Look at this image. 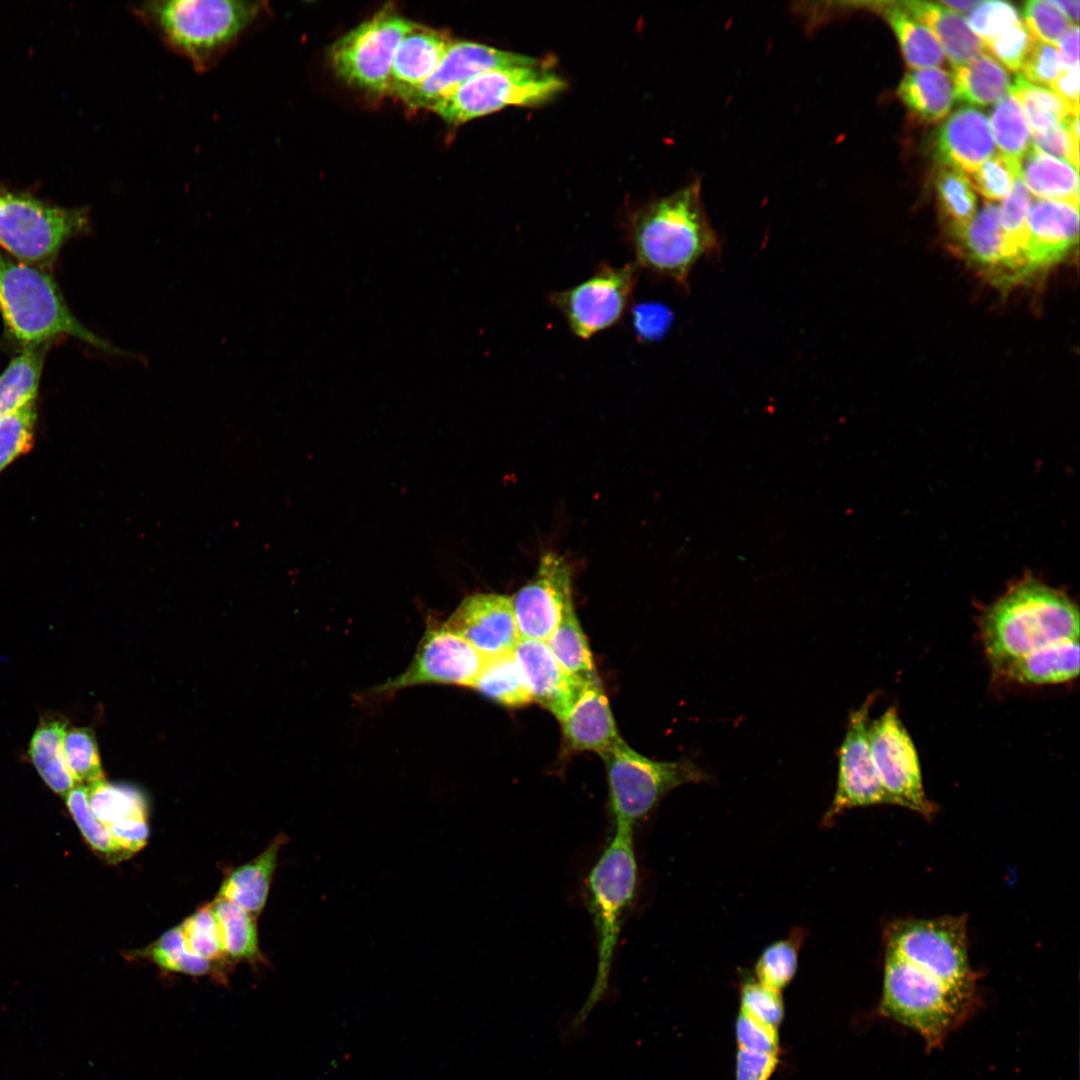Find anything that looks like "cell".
I'll use <instances>...</instances> for the list:
<instances>
[{
  "mask_svg": "<svg viewBox=\"0 0 1080 1080\" xmlns=\"http://www.w3.org/2000/svg\"><path fill=\"white\" fill-rule=\"evenodd\" d=\"M89 227L86 207H63L25 191L0 188V247L21 262L47 270L63 245Z\"/></svg>",
  "mask_w": 1080,
  "mask_h": 1080,
  "instance_id": "obj_7",
  "label": "cell"
},
{
  "mask_svg": "<svg viewBox=\"0 0 1080 1080\" xmlns=\"http://www.w3.org/2000/svg\"><path fill=\"white\" fill-rule=\"evenodd\" d=\"M486 659L444 624H429L407 669L373 692L393 693L420 684L473 687Z\"/></svg>",
  "mask_w": 1080,
  "mask_h": 1080,
  "instance_id": "obj_14",
  "label": "cell"
},
{
  "mask_svg": "<svg viewBox=\"0 0 1080 1080\" xmlns=\"http://www.w3.org/2000/svg\"><path fill=\"white\" fill-rule=\"evenodd\" d=\"M288 838L279 834L249 863L233 870L222 882L218 897L226 899L256 916L265 906L280 848Z\"/></svg>",
  "mask_w": 1080,
  "mask_h": 1080,
  "instance_id": "obj_26",
  "label": "cell"
},
{
  "mask_svg": "<svg viewBox=\"0 0 1080 1080\" xmlns=\"http://www.w3.org/2000/svg\"><path fill=\"white\" fill-rule=\"evenodd\" d=\"M415 23L381 10L334 42L331 65L339 78L371 95H387L396 50Z\"/></svg>",
  "mask_w": 1080,
  "mask_h": 1080,
  "instance_id": "obj_11",
  "label": "cell"
},
{
  "mask_svg": "<svg viewBox=\"0 0 1080 1080\" xmlns=\"http://www.w3.org/2000/svg\"><path fill=\"white\" fill-rule=\"evenodd\" d=\"M601 757L606 765L615 827L633 829L670 791L708 778L689 760L655 761L636 752L623 739Z\"/></svg>",
  "mask_w": 1080,
  "mask_h": 1080,
  "instance_id": "obj_8",
  "label": "cell"
},
{
  "mask_svg": "<svg viewBox=\"0 0 1080 1080\" xmlns=\"http://www.w3.org/2000/svg\"><path fill=\"white\" fill-rule=\"evenodd\" d=\"M141 953L160 968L172 972L202 976L211 970L210 961L187 949L180 926L165 932Z\"/></svg>",
  "mask_w": 1080,
  "mask_h": 1080,
  "instance_id": "obj_44",
  "label": "cell"
},
{
  "mask_svg": "<svg viewBox=\"0 0 1080 1080\" xmlns=\"http://www.w3.org/2000/svg\"><path fill=\"white\" fill-rule=\"evenodd\" d=\"M1032 41L1033 37L1021 22L983 42V44L985 49L991 52L1009 70L1017 72L1021 70Z\"/></svg>",
  "mask_w": 1080,
  "mask_h": 1080,
  "instance_id": "obj_51",
  "label": "cell"
},
{
  "mask_svg": "<svg viewBox=\"0 0 1080 1080\" xmlns=\"http://www.w3.org/2000/svg\"><path fill=\"white\" fill-rule=\"evenodd\" d=\"M1078 43L1079 28L1078 25H1072L1058 43L1062 69L1079 67Z\"/></svg>",
  "mask_w": 1080,
  "mask_h": 1080,
  "instance_id": "obj_59",
  "label": "cell"
},
{
  "mask_svg": "<svg viewBox=\"0 0 1080 1080\" xmlns=\"http://www.w3.org/2000/svg\"><path fill=\"white\" fill-rule=\"evenodd\" d=\"M107 827L116 844L129 855L141 850L147 843V819H126Z\"/></svg>",
  "mask_w": 1080,
  "mask_h": 1080,
  "instance_id": "obj_57",
  "label": "cell"
},
{
  "mask_svg": "<svg viewBox=\"0 0 1080 1080\" xmlns=\"http://www.w3.org/2000/svg\"><path fill=\"white\" fill-rule=\"evenodd\" d=\"M975 1003L976 993L953 987L885 952L879 1014L917 1032L928 1049L940 1048Z\"/></svg>",
  "mask_w": 1080,
  "mask_h": 1080,
  "instance_id": "obj_5",
  "label": "cell"
},
{
  "mask_svg": "<svg viewBox=\"0 0 1080 1080\" xmlns=\"http://www.w3.org/2000/svg\"><path fill=\"white\" fill-rule=\"evenodd\" d=\"M225 956L234 960L262 958L254 916L220 897L211 903Z\"/></svg>",
  "mask_w": 1080,
  "mask_h": 1080,
  "instance_id": "obj_36",
  "label": "cell"
},
{
  "mask_svg": "<svg viewBox=\"0 0 1080 1080\" xmlns=\"http://www.w3.org/2000/svg\"><path fill=\"white\" fill-rule=\"evenodd\" d=\"M559 722L570 751H592L602 756L622 740L600 680L585 685Z\"/></svg>",
  "mask_w": 1080,
  "mask_h": 1080,
  "instance_id": "obj_22",
  "label": "cell"
},
{
  "mask_svg": "<svg viewBox=\"0 0 1080 1080\" xmlns=\"http://www.w3.org/2000/svg\"><path fill=\"white\" fill-rule=\"evenodd\" d=\"M540 60L470 41H452L433 74L403 102L430 110L471 77L498 67L537 65Z\"/></svg>",
  "mask_w": 1080,
  "mask_h": 1080,
  "instance_id": "obj_17",
  "label": "cell"
},
{
  "mask_svg": "<svg viewBox=\"0 0 1080 1080\" xmlns=\"http://www.w3.org/2000/svg\"><path fill=\"white\" fill-rule=\"evenodd\" d=\"M571 569L555 552L540 559L534 577L511 598L520 639L546 642L573 605Z\"/></svg>",
  "mask_w": 1080,
  "mask_h": 1080,
  "instance_id": "obj_16",
  "label": "cell"
},
{
  "mask_svg": "<svg viewBox=\"0 0 1080 1080\" xmlns=\"http://www.w3.org/2000/svg\"><path fill=\"white\" fill-rule=\"evenodd\" d=\"M564 87V80L543 63L498 67L471 77L430 110L458 125L506 106L543 103Z\"/></svg>",
  "mask_w": 1080,
  "mask_h": 1080,
  "instance_id": "obj_10",
  "label": "cell"
},
{
  "mask_svg": "<svg viewBox=\"0 0 1080 1080\" xmlns=\"http://www.w3.org/2000/svg\"><path fill=\"white\" fill-rule=\"evenodd\" d=\"M67 720L58 716L41 719L29 747L32 763L44 782L60 796L78 785L70 773L63 753Z\"/></svg>",
  "mask_w": 1080,
  "mask_h": 1080,
  "instance_id": "obj_30",
  "label": "cell"
},
{
  "mask_svg": "<svg viewBox=\"0 0 1080 1080\" xmlns=\"http://www.w3.org/2000/svg\"><path fill=\"white\" fill-rule=\"evenodd\" d=\"M735 1034L738 1049L769 1054H778L779 1052L777 1028L765 1024L742 1011H739L736 1019Z\"/></svg>",
  "mask_w": 1080,
  "mask_h": 1080,
  "instance_id": "obj_52",
  "label": "cell"
},
{
  "mask_svg": "<svg viewBox=\"0 0 1080 1080\" xmlns=\"http://www.w3.org/2000/svg\"><path fill=\"white\" fill-rule=\"evenodd\" d=\"M1032 146L1041 153L1067 162L1078 171L1079 135L1070 130L1065 119L1045 133L1034 134Z\"/></svg>",
  "mask_w": 1080,
  "mask_h": 1080,
  "instance_id": "obj_55",
  "label": "cell"
},
{
  "mask_svg": "<svg viewBox=\"0 0 1080 1080\" xmlns=\"http://www.w3.org/2000/svg\"><path fill=\"white\" fill-rule=\"evenodd\" d=\"M1023 17L1030 35L1057 46L1072 22L1049 1L1030 0L1023 5Z\"/></svg>",
  "mask_w": 1080,
  "mask_h": 1080,
  "instance_id": "obj_49",
  "label": "cell"
},
{
  "mask_svg": "<svg viewBox=\"0 0 1080 1080\" xmlns=\"http://www.w3.org/2000/svg\"><path fill=\"white\" fill-rule=\"evenodd\" d=\"M996 150L988 118L981 111L963 107L938 128L933 154L943 166L973 173Z\"/></svg>",
  "mask_w": 1080,
  "mask_h": 1080,
  "instance_id": "obj_21",
  "label": "cell"
},
{
  "mask_svg": "<svg viewBox=\"0 0 1080 1080\" xmlns=\"http://www.w3.org/2000/svg\"><path fill=\"white\" fill-rule=\"evenodd\" d=\"M562 668L583 684L599 680L593 657L572 605L546 641Z\"/></svg>",
  "mask_w": 1080,
  "mask_h": 1080,
  "instance_id": "obj_34",
  "label": "cell"
},
{
  "mask_svg": "<svg viewBox=\"0 0 1080 1080\" xmlns=\"http://www.w3.org/2000/svg\"><path fill=\"white\" fill-rule=\"evenodd\" d=\"M1009 90L1034 134L1045 133L1070 114H1077L1052 89L1032 84L1021 75Z\"/></svg>",
  "mask_w": 1080,
  "mask_h": 1080,
  "instance_id": "obj_38",
  "label": "cell"
},
{
  "mask_svg": "<svg viewBox=\"0 0 1080 1080\" xmlns=\"http://www.w3.org/2000/svg\"><path fill=\"white\" fill-rule=\"evenodd\" d=\"M980 3H981V1H979V0H959V1H953V0L952 1H944V0H942V1L939 2L940 5L945 6L946 8L948 7V8L955 9L957 11H962V12H968L969 10H973Z\"/></svg>",
  "mask_w": 1080,
  "mask_h": 1080,
  "instance_id": "obj_61",
  "label": "cell"
},
{
  "mask_svg": "<svg viewBox=\"0 0 1080 1080\" xmlns=\"http://www.w3.org/2000/svg\"><path fill=\"white\" fill-rule=\"evenodd\" d=\"M870 695L849 715L845 737L838 752V777L833 801L823 816L827 827L848 809L893 804L875 769L868 741Z\"/></svg>",
  "mask_w": 1080,
  "mask_h": 1080,
  "instance_id": "obj_15",
  "label": "cell"
},
{
  "mask_svg": "<svg viewBox=\"0 0 1080 1080\" xmlns=\"http://www.w3.org/2000/svg\"><path fill=\"white\" fill-rule=\"evenodd\" d=\"M444 625L485 657L513 652L520 640L511 598L501 594L466 597Z\"/></svg>",
  "mask_w": 1080,
  "mask_h": 1080,
  "instance_id": "obj_18",
  "label": "cell"
},
{
  "mask_svg": "<svg viewBox=\"0 0 1080 1080\" xmlns=\"http://www.w3.org/2000/svg\"><path fill=\"white\" fill-rule=\"evenodd\" d=\"M805 935L803 929L794 928L786 938L768 945L755 964V979L770 989L782 992L796 974Z\"/></svg>",
  "mask_w": 1080,
  "mask_h": 1080,
  "instance_id": "obj_40",
  "label": "cell"
},
{
  "mask_svg": "<svg viewBox=\"0 0 1080 1080\" xmlns=\"http://www.w3.org/2000/svg\"><path fill=\"white\" fill-rule=\"evenodd\" d=\"M130 10L167 49L203 73L253 31L269 8L264 1L153 0Z\"/></svg>",
  "mask_w": 1080,
  "mask_h": 1080,
  "instance_id": "obj_2",
  "label": "cell"
},
{
  "mask_svg": "<svg viewBox=\"0 0 1080 1080\" xmlns=\"http://www.w3.org/2000/svg\"><path fill=\"white\" fill-rule=\"evenodd\" d=\"M884 946L885 952L943 982L976 993L978 976L969 962L964 916L893 921L885 929Z\"/></svg>",
  "mask_w": 1080,
  "mask_h": 1080,
  "instance_id": "obj_9",
  "label": "cell"
},
{
  "mask_svg": "<svg viewBox=\"0 0 1080 1080\" xmlns=\"http://www.w3.org/2000/svg\"><path fill=\"white\" fill-rule=\"evenodd\" d=\"M484 697L507 707L532 702L514 652L487 657L473 687Z\"/></svg>",
  "mask_w": 1080,
  "mask_h": 1080,
  "instance_id": "obj_35",
  "label": "cell"
},
{
  "mask_svg": "<svg viewBox=\"0 0 1080 1080\" xmlns=\"http://www.w3.org/2000/svg\"><path fill=\"white\" fill-rule=\"evenodd\" d=\"M938 206L952 237L976 214L977 198L964 172L943 166L935 181Z\"/></svg>",
  "mask_w": 1080,
  "mask_h": 1080,
  "instance_id": "obj_37",
  "label": "cell"
},
{
  "mask_svg": "<svg viewBox=\"0 0 1080 1080\" xmlns=\"http://www.w3.org/2000/svg\"><path fill=\"white\" fill-rule=\"evenodd\" d=\"M901 4L917 21L931 28L953 67L961 66L985 51L982 40L960 14L939 3L905 1Z\"/></svg>",
  "mask_w": 1080,
  "mask_h": 1080,
  "instance_id": "obj_25",
  "label": "cell"
},
{
  "mask_svg": "<svg viewBox=\"0 0 1080 1080\" xmlns=\"http://www.w3.org/2000/svg\"><path fill=\"white\" fill-rule=\"evenodd\" d=\"M778 1065V1054L756 1053L738 1049L736 1080H769Z\"/></svg>",
  "mask_w": 1080,
  "mask_h": 1080,
  "instance_id": "obj_56",
  "label": "cell"
},
{
  "mask_svg": "<svg viewBox=\"0 0 1080 1080\" xmlns=\"http://www.w3.org/2000/svg\"><path fill=\"white\" fill-rule=\"evenodd\" d=\"M968 261L1000 284L1003 255L998 207L986 203L966 227L953 237Z\"/></svg>",
  "mask_w": 1080,
  "mask_h": 1080,
  "instance_id": "obj_28",
  "label": "cell"
},
{
  "mask_svg": "<svg viewBox=\"0 0 1080 1080\" xmlns=\"http://www.w3.org/2000/svg\"><path fill=\"white\" fill-rule=\"evenodd\" d=\"M513 652L531 700L550 711L560 721L586 684L579 682L562 668L544 641L520 639Z\"/></svg>",
  "mask_w": 1080,
  "mask_h": 1080,
  "instance_id": "obj_19",
  "label": "cell"
},
{
  "mask_svg": "<svg viewBox=\"0 0 1080 1080\" xmlns=\"http://www.w3.org/2000/svg\"><path fill=\"white\" fill-rule=\"evenodd\" d=\"M980 635L996 672L1031 651L1054 642L1079 639V611L1064 592L1025 576L988 606Z\"/></svg>",
  "mask_w": 1080,
  "mask_h": 1080,
  "instance_id": "obj_3",
  "label": "cell"
},
{
  "mask_svg": "<svg viewBox=\"0 0 1080 1080\" xmlns=\"http://www.w3.org/2000/svg\"><path fill=\"white\" fill-rule=\"evenodd\" d=\"M1021 70L1023 77L1030 83L1038 86L1051 85L1062 71L1057 47L1033 38Z\"/></svg>",
  "mask_w": 1080,
  "mask_h": 1080,
  "instance_id": "obj_53",
  "label": "cell"
},
{
  "mask_svg": "<svg viewBox=\"0 0 1080 1080\" xmlns=\"http://www.w3.org/2000/svg\"><path fill=\"white\" fill-rule=\"evenodd\" d=\"M951 76L955 97L971 105L986 106L998 102L1010 88L1007 71L986 52L953 67Z\"/></svg>",
  "mask_w": 1080,
  "mask_h": 1080,
  "instance_id": "obj_32",
  "label": "cell"
},
{
  "mask_svg": "<svg viewBox=\"0 0 1080 1080\" xmlns=\"http://www.w3.org/2000/svg\"><path fill=\"white\" fill-rule=\"evenodd\" d=\"M1020 176V160L1001 153L992 155L971 173V185L987 200L1005 198Z\"/></svg>",
  "mask_w": 1080,
  "mask_h": 1080,
  "instance_id": "obj_47",
  "label": "cell"
},
{
  "mask_svg": "<svg viewBox=\"0 0 1080 1080\" xmlns=\"http://www.w3.org/2000/svg\"><path fill=\"white\" fill-rule=\"evenodd\" d=\"M740 1011L778 1028L784 1018L781 992L766 987L755 978H745L740 988Z\"/></svg>",
  "mask_w": 1080,
  "mask_h": 1080,
  "instance_id": "obj_48",
  "label": "cell"
},
{
  "mask_svg": "<svg viewBox=\"0 0 1080 1080\" xmlns=\"http://www.w3.org/2000/svg\"><path fill=\"white\" fill-rule=\"evenodd\" d=\"M0 313L9 334L25 347L71 336L113 355H126L72 314L52 276L0 250Z\"/></svg>",
  "mask_w": 1080,
  "mask_h": 1080,
  "instance_id": "obj_4",
  "label": "cell"
},
{
  "mask_svg": "<svg viewBox=\"0 0 1080 1080\" xmlns=\"http://www.w3.org/2000/svg\"><path fill=\"white\" fill-rule=\"evenodd\" d=\"M1049 2L1053 6H1055L1057 9H1059L1061 12H1064L1063 14L1070 21L1071 20L1075 21V24H1077L1078 19H1079V5H1080V2L1078 0H1075V1L1053 0V1H1049Z\"/></svg>",
  "mask_w": 1080,
  "mask_h": 1080,
  "instance_id": "obj_60",
  "label": "cell"
},
{
  "mask_svg": "<svg viewBox=\"0 0 1080 1080\" xmlns=\"http://www.w3.org/2000/svg\"><path fill=\"white\" fill-rule=\"evenodd\" d=\"M640 270L634 262L622 266L600 263L585 280L548 295L572 334L582 340L617 325L632 303Z\"/></svg>",
  "mask_w": 1080,
  "mask_h": 1080,
  "instance_id": "obj_12",
  "label": "cell"
},
{
  "mask_svg": "<svg viewBox=\"0 0 1080 1080\" xmlns=\"http://www.w3.org/2000/svg\"><path fill=\"white\" fill-rule=\"evenodd\" d=\"M872 760L882 786L894 805L931 819L937 807L926 795L914 742L897 708L889 707L868 726Z\"/></svg>",
  "mask_w": 1080,
  "mask_h": 1080,
  "instance_id": "obj_13",
  "label": "cell"
},
{
  "mask_svg": "<svg viewBox=\"0 0 1080 1080\" xmlns=\"http://www.w3.org/2000/svg\"><path fill=\"white\" fill-rule=\"evenodd\" d=\"M1050 86L1074 113H1079V67L1062 69Z\"/></svg>",
  "mask_w": 1080,
  "mask_h": 1080,
  "instance_id": "obj_58",
  "label": "cell"
},
{
  "mask_svg": "<svg viewBox=\"0 0 1080 1080\" xmlns=\"http://www.w3.org/2000/svg\"><path fill=\"white\" fill-rule=\"evenodd\" d=\"M992 136L1001 154L1021 160L1032 148V137L1023 112L1011 94L993 107L990 115Z\"/></svg>",
  "mask_w": 1080,
  "mask_h": 1080,
  "instance_id": "obj_41",
  "label": "cell"
},
{
  "mask_svg": "<svg viewBox=\"0 0 1080 1080\" xmlns=\"http://www.w3.org/2000/svg\"><path fill=\"white\" fill-rule=\"evenodd\" d=\"M895 32L907 65L912 69L942 65L944 54L932 32L917 21L901 3H875Z\"/></svg>",
  "mask_w": 1080,
  "mask_h": 1080,
  "instance_id": "obj_31",
  "label": "cell"
},
{
  "mask_svg": "<svg viewBox=\"0 0 1080 1080\" xmlns=\"http://www.w3.org/2000/svg\"><path fill=\"white\" fill-rule=\"evenodd\" d=\"M68 810L90 847L116 862L129 856L114 841L108 827L92 812L85 785H76L65 797Z\"/></svg>",
  "mask_w": 1080,
  "mask_h": 1080,
  "instance_id": "obj_42",
  "label": "cell"
},
{
  "mask_svg": "<svg viewBox=\"0 0 1080 1080\" xmlns=\"http://www.w3.org/2000/svg\"><path fill=\"white\" fill-rule=\"evenodd\" d=\"M897 95L920 122L932 124L944 119L955 98L952 76L937 68L907 72Z\"/></svg>",
  "mask_w": 1080,
  "mask_h": 1080,
  "instance_id": "obj_27",
  "label": "cell"
},
{
  "mask_svg": "<svg viewBox=\"0 0 1080 1080\" xmlns=\"http://www.w3.org/2000/svg\"><path fill=\"white\" fill-rule=\"evenodd\" d=\"M452 41L440 31L415 24L394 55L387 95L408 98L433 74Z\"/></svg>",
  "mask_w": 1080,
  "mask_h": 1080,
  "instance_id": "obj_23",
  "label": "cell"
},
{
  "mask_svg": "<svg viewBox=\"0 0 1080 1080\" xmlns=\"http://www.w3.org/2000/svg\"><path fill=\"white\" fill-rule=\"evenodd\" d=\"M631 323L636 337L642 342L662 338L673 322V312L656 302L639 303L631 307Z\"/></svg>",
  "mask_w": 1080,
  "mask_h": 1080,
  "instance_id": "obj_54",
  "label": "cell"
},
{
  "mask_svg": "<svg viewBox=\"0 0 1080 1080\" xmlns=\"http://www.w3.org/2000/svg\"><path fill=\"white\" fill-rule=\"evenodd\" d=\"M47 348L25 347L0 374V419L36 402Z\"/></svg>",
  "mask_w": 1080,
  "mask_h": 1080,
  "instance_id": "obj_33",
  "label": "cell"
},
{
  "mask_svg": "<svg viewBox=\"0 0 1080 1080\" xmlns=\"http://www.w3.org/2000/svg\"><path fill=\"white\" fill-rule=\"evenodd\" d=\"M87 787L89 806L106 826L126 819H147V802L135 787L105 780Z\"/></svg>",
  "mask_w": 1080,
  "mask_h": 1080,
  "instance_id": "obj_39",
  "label": "cell"
},
{
  "mask_svg": "<svg viewBox=\"0 0 1080 1080\" xmlns=\"http://www.w3.org/2000/svg\"><path fill=\"white\" fill-rule=\"evenodd\" d=\"M180 929L187 949L208 961L224 958L220 935L211 904L188 917Z\"/></svg>",
  "mask_w": 1080,
  "mask_h": 1080,
  "instance_id": "obj_46",
  "label": "cell"
},
{
  "mask_svg": "<svg viewBox=\"0 0 1080 1080\" xmlns=\"http://www.w3.org/2000/svg\"><path fill=\"white\" fill-rule=\"evenodd\" d=\"M1079 205L1038 199L1027 217L1026 259L1035 273L1057 264L1078 240Z\"/></svg>",
  "mask_w": 1080,
  "mask_h": 1080,
  "instance_id": "obj_20",
  "label": "cell"
},
{
  "mask_svg": "<svg viewBox=\"0 0 1080 1080\" xmlns=\"http://www.w3.org/2000/svg\"><path fill=\"white\" fill-rule=\"evenodd\" d=\"M638 867L633 829L615 827L609 844L590 870L587 899L597 938V974L586 1008L601 999L608 979L626 914L637 889Z\"/></svg>",
  "mask_w": 1080,
  "mask_h": 1080,
  "instance_id": "obj_6",
  "label": "cell"
},
{
  "mask_svg": "<svg viewBox=\"0 0 1080 1080\" xmlns=\"http://www.w3.org/2000/svg\"><path fill=\"white\" fill-rule=\"evenodd\" d=\"M63 753L67 767L77 784L89 786L104 780L96 738L90 728H67Z\"/></svg>",
  "mask_w": 1080,
  "mask_h": 1080,
  "instance_id": "obj_43",
  "label": "cell"
},
{
  "mask_svg": "<svg viewBox=\"0 0 1080 1080\" xmlns=\"http://www.w3.org/2000/svg\"><path fill=\"white\" fill-rule=\"evenodd\" d=\"M1020 177L1035 196L1079 205L1078 171L1032 147L1020 160Z\"/></svg>",
  "mask_w": 1080,
  "mask_h": 1080,
  "instance_id": "obj_29",
  "label": "cell"
},
{
  "mask_svg": "<svg viewBox=\"0 0 1080 1080\" xmlns=\"http://www.w3.org/2000/svg\"><path fill=\"white\" fill-rule=\"evenodd\" d=\"M36 422V402L0 419V472L32 449Z\"/></svg>",
  "mask_w": 1080,
  "mask_h": 1080,
  "instance_id": "obj_45",
  "label": "cell"
},
{
  "mask_svg": "<svg viewBox=\"0 0 1080 1080\" xmlns=\"http://www.w3.org/2000/svg\"><path fill=\"white\" fill-rule=\"evenodd\" d=\"M1021 22L1016 7L1005 1H981L968 15V26L982 42Z\"/></svg>",
  "mask_w": 1080,
  "mask_h": 1080,
  "instance_id": "obj_50",
  "label": "cell"
},
{
  "mask_svg": "<svg viewBox=\"0 0 1080 1080\" xmlns=\"http://www.w3.org/2000/svg\"><path fill=\"white\" fill-rule=\"evenodd\" d=\"M626 240L639 270L689 288V277L704 257L718 255L719 237L710 223L694 181L632 212Z\"/></svg>",
  "mask_w": 1080,
  "mask_h": 1080,
  "instance_id": "obj_1",
  "label": "cell"
},
{
  "mask_svg": "<svg viewBox=\"0 0 1080 1080\" xmlns=\"http://www.w3.org/2000/svg\"><path fill=\"white\" fill-rule=\"evenodd\" d=\"M1079 639L1051 643L1004 666L998 673L1006 679L1029 685L1065 683L1079 673Z\"/></svg>",
  "mask_w": 1080,
  "mask_h": 1080,
  "instance_id": "obj_24",
  "label": "cell"
}]
</instances>
